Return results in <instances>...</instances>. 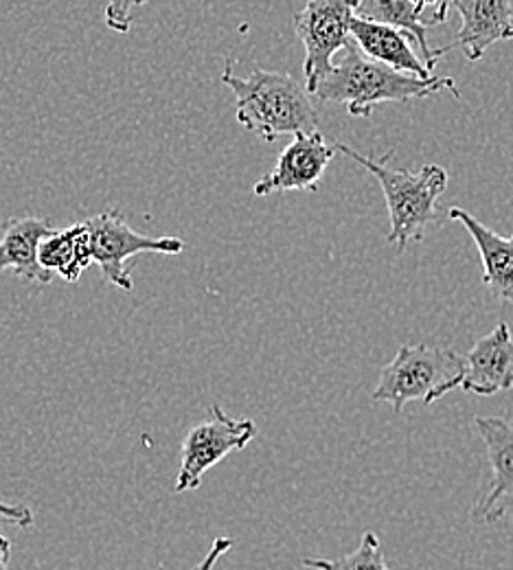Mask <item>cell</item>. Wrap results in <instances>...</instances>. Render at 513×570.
<instances>
[{
  "label": "cell",
  "mask_w": 513,
  "mask_h": 570,
  "mask_svg": "<svg viewBox=\"0 0 513 570\" xmlns=\"http://www.w3.org/2000/svg\"><path fill=\"white\" fill-rule=\"evenodd\" d=\"M345 51V58L320 79L314 97L323 104H345L352 117H371L375 106L408 104L440 90H450L454 97H461L452 77H417L395 71L371 60L356 42Z\"/></svg>",
  "instance_id": "6da1fadb"
},
{
  "label": "cell",
  "mask_w": 513,
  "mask_h": 570,
  "mask_svg": "<svg viewBox=\"0 0 513 570\" xmlns=\"http://www.w3.org/2000/svg\"><path fill=\"white\" fill-rule=\"evenodd\" d=\"M221 83L235 95L237 121L262 141H277L284 135L318 132V112L312 92L288 72L255 69L248 77L233 72V60L226 58Z\"/></svg>",
  "instance_id": "7a4b0ae2"
},
{
  "label": "cell",
  "mask_w": 513,
  "mask_h": 570,
  "mask_svg": "<svg viewBox=\"0 0 513 570\" xmlns=\"http://www.w3.org/2000/svg\"><path fill=\"white\" fill-rule=\"evenodd\" d=\"M334 147L363 165L379 183L391 217L388 244H393L397 253H404L408 244L422 242L426 230L440 219L437 200L447 187V171L440 165H426L420 171L393 169L388 163L393 151L384 158H373L345 142L334 141Z\"/></svg>",
  "instance_id": "3957f363"
},
{
  "label": "cell",
  "mask_w": 513,
  "mask_h": 570,
  "mask_svg": "<svg viewBox=\"0 0 513 570\" xmlns=\"http://www.w3.org/2000/svg\"><path fill=\"white\" fill-rule=\"evenodd\" d=\"M467 373V360L452 350L428 345H404L382 371L373 402L391 404L395 413L411 402L435 404L458 389Z\"/></svg>",
  "instance_id": "277c9868"
},
{
  "label": "cell",
  "mask_w": 513,
  "mask_h": 570,
  "mask_svg": "<svg viewBox=\"0 0 513 570\" xmlns=\"http://www.w3.org/2000/svg\"><path fill=\"white\" fill-rule=\"evenodd\" d=\"M354 18L356 11L347 0H309L303 11L294 13V33L305 47V88L312 95L320 79L332 71L334 56L354 42Z\"/></svg>",
  "instance_id": "5b68a950"
},
{
  "label": "cell",
  "mask_w": 513,
  "mask_h": 570,
  "mask_svg": "<svg viewBox=\"0 0 513 570\" xmlns=\"http://www.w3.org/2000/svg\"><path fill=\"white\" fill-rule=\"evenodd\" d=\"M86 224L90 228L92 259L99 266L103 279L126 292L135 287L126 268L130 257L141 253L180 255L185 250V242L178 237H149L135 230L117 209L88 217Z\"/></svg>",
  "instance_id": "8992f818"
},
{
  "label": "cell",
  "mask_w": 513,
  "mask_h": 570,
  "mask_svg": "<svg viewBox=\"0 0 513 570\" xmlns=\"http://www.w3.org/2000/svg\"><path fill=\"white\" fill-rule=\"evenodd\" d=\"M211 413V420L191 428L182 441L180 470L174 483L176 494L196 492L211 468H216L230 452L244 450L257 434L253 420H233L218 404Z\"/></svg>",
  "instance_id": "52a82bcc"
},
{
  "label": "cell",
  "mask_w": 513,
  "mask_h": 570,
  "mask_svg": "<svg viewBox=\"0 0 513 570\" xmlns=\"http://www.w3.org/2000/svg\"><path fill=\"white\" fill-rule=\"evenodd\" d=\"M334 142L318 132L296 135L279 154V160L270 174H266L255 187V196L286 194V191H316L318 183L334 158Z\"/></svg>",
  "instance_id": "ba28073f"
},
{
  "label": "cell",
  "mask_w": 513,
  "mask_h": 570,
  "mask_svg": "<svg viewBox=\"0 0 513 570\" xmlns=\"http://www.w3.org/2000/svg\"><path fill=\"white\" fill-rule=\"evenodd\" d=\"M474 426L487 448L492 483L472 509V522L492 524L505 515L503 499L513 497V426L501 417H476Z\"/></svg>",
  "instance_id": "9c48e42d"
},
{
  "label": "cell",
  "mask_w": 513,
  "mask_h": 570,
  "mask_svg": "<svg viewBox=\"0 0 513 570\" xmlns=\"http://www.w3.org/2000/svg\"><path fill=\"white\" fill-rule=\"evenodd\" d=\"M53 230L47 217L22 215L4 219L0 235V275L13 271L31 284H51V273L40 264V246Z\"/></svg>",
  "instance_id": "30bf717a"
},
{
  "label": "cell",
  "mask_w": 513,
  "mask_h": 570,
  "mask_svg": "<svg viewBox=\"0 0 513 570\" xmlns=\"http://www.w3.org/2000/svg\"><path fill=\"white\" fill-rule=\"evenodd\" d=\"M461 13V29L452 47H461L470 62L483 60L485 51L503 40H513L510 0H452Z\"/></svg>",
  "instance_id": "8fae6325"
},
{
  "label": "cell",
  "mask_w": 513,
  "mask_h": 570,
  "mask_svg": "<svg viewBox=\"0 0 513 570\" xmlns=\"http://www.w3.org/2000/svg\"><path fill=\"white\" fill-rule=\"evenodd\" d=\"M467 373L461 384L465 393L496 395L513 389V336L507 323L479 338L467 354Z\"/></svg>",
  "instance_id": "7c38bea8"
},
{
  "label": "cell",
  "mask_w": 513,
  "mask_h": 570,
  "mask_svg": "<svg viewBox=\"0 0 513 570\" xmlns=\"http://www.w3.org/2000/svg\"><path fill=\"white\" fill-rule=\"evenodd\" d=\"M447 217L454 222H461L467 233L472 235L481 259H483V285L490 289V294L496 301L512 303L513 305V235L503 237L487 228L483 222H479L474 215L452 207L447 209Z\"/></svg>",
  "instance_id": "4fadbf2b"
},
{
  "label": "cell",
  "mask_w": 513,
  "mask_h": 570,
  "mask_svg": "<svg viewBox=\"0 0 513 570\" xmlns=\"http://www.w3.org/2000/svg\"><path fill=\"white\" fill-rule=\"evenodd\" d=\"M352 38L371 60H377L395 71L411 72L417 77H433L426 62H422L411 47V40L415 38L404 29L356 16L352 22Z\"/></svg>",
  "instance_id": "5bb4252c"
},
{
  "label": "cell",
  "mask_w": 513,
  "mask_h": 570,
  "mask_svg": "<svg viewBox=\"0 0 513 570\" xmlns=\"http://www.w3.org/2000/svg\"><path fill=\"white\" fill-rule=\"evenodd\" d=\"M40 264L49 273H58L67 282H79L81 273L95 264L90 228L83 222L65 230H53L40 246Z\"/></svg>",
  "instance_id": "9a60e30c"
},
{
  "label": "cell",
  "mask_w": 513,
  "mask_h": 570,
  "mask_svg": "<svg viewBox=\"0 0 513 570\" xmlns=\"http://www.w3.org/2000/svg\"><path fill=\"white\" fill-rule=\"evenodd\" d=\"M356 16L408 31L415 38V42L420 45L422 56H424L426 67L431 72L435 71L441 58L454 49L452 45H447L443 49H433L428 45L424 11L413 0H361Z\"/></svg>",
  "instance_id": "2e32d148"
},
{
  "label": "cell",
  "mask_w": 513,
  "mask_h": 570,
  "mask_svg": "<svg viewBox=\"0 0 513 570\" xmlns=\"http://www.w3.org/2000/svg\"><path fill=\"white\" fill-rule=\"evenodd\" d=\"M303 567L314 570H393L388 569L384 560V551L379 544V538L367 531L358 544V549L345 558L338 560H312L305 558Z\"/></svg>",
  "instance_id": "e0dca14e"
},
{
  "label": "cell",
  "mask_w": 513,
  "mask_h": 570,
  "mask_svg": "<svg viewBox=\"0 0 513 570\" xmlns=\"http://www.w3.org/2000/svg\"><path fill=\"white\" fill-rule=\"evenodd\" d=\"M147 0H108L106 24L117 33H128L132 27V9L146 4Z\"/></svg>",
  "instance_id": "ac0fdd59"
},
{
  "label": "cell",
  "mask_w": 513,
  "mask_h": 570,
  "mask_svg": "<svg viewBox=\"0 0 513 570\" xmlns=\"http://www.w3.org/2000/svg\"><path fill=\"white\" fill-rule=\"evenodd\" d=\"M0 518L20 529H31L36 522L33 511L27 504H9L4 500H0Z\"/></svg>",
  "instance_id": "d6986e66"
},
{
  "label": "cell",
  "mask_w": 513,
  "mask_h": 570,
  "mask_svg": "<svg viewBox=\"0 0 513 570\" xmlns=\"http://www.w3.org/2000/svg\"><path fill=\"white\" fill-rule=\"evenodd\" d=\"M422 11H424V22H426V9L433 7V13H431V24H440L447 20V11L452 7V0H413ZM428 27V24H426Z\"/></svg>",
  "instance_id": "ffe728a7"
},
{
  "label": "cell",
  "mask_w": 513,
  "mask_h": 570,
  "mask_svg": "<svg viewBox=\"0 0 513 570\" xmlns=\"http://www.w3.org/2000/svg\"><path fill=\"white\" fill-rule=\"evenodd\" d=\"M230 547H233V540H230V538H218V540L214 542L211 551L205 556V560L194 570H214V567L218 564V560H220L221 556L230 551Z\"/></svg>",
  "instance_id": "44dd1931"
},
{
  "label": "cell",
  "mask_w": 513,
  "mask_h": 570,
  "mask_svg": "<svg viewBox=\"0 0 513 570\" xmlns=\"http://www.w3.org/2000/svg\"><path fill=\"white\" fill-rule=\"evenodd\" d=\"M9 558H11V542L4 535H0V570H7Z\"/></svg>",
  "instance_id": "7402d4cb"
}]
</instances>
